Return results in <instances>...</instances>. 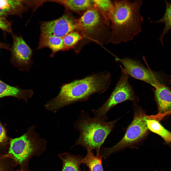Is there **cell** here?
Here are the masks:
<instances>
[{"instance_id": "cell-4", "label": "cell", "mask_w": 171, "mask_h": 171, "mask_svg": "<svg viewBox=\"0 0 171 171\" xmlns=\"http://www.w3.org/2000/svg\"><path fill=\"white\" fill-rule=\"evenodd\" d=\"M32 126L20 136L11 139L9 153L23 171H30L29 163L33 157L41 155L46 149L47 142Z\"/></svg>"}, {"instance_id": "cell-26", "label": "cell", "mask_w": 171, "mask_h": 171, "mask_svg": "<svg viewBox=\"0 0 171 171\" xmlns=\"http://www.w3.org/2000/svg\"><path fill=\"white\" fill-rule=\"evenodd\" d=\"M83 171H86V170L85 168H84V170H83Z\"/></svg>"}, {"instance_id": "cell-6", "label": "cell", "mask_w": 171, "mask_h": 171, "mask_svg": "<svg viewBox=\"0 0 171 171\" xmlns=\"http://www.w3.org/2000/svg\"><path fill=\"white\" fill-rule=\"evenodd\" d=\"M120 66L121 76L110 95L100 108L91 110L95 118L107 120L108 112L117 104L127 100L136 104L138 101V97L129 82L128 75L122 66Z\"/></svg>"}, {"instance_id": "cell-3", "label": "cell", "mask_w": 171, "mask_h": 171, "mask_svg": "<svg viewBox=\"0 0 171 171\" xmlns=\"http://www.w3.org/2000/svg\"><path fill=\"white\" fill-rule=\"evenodd\" d=\"M91 117L89 114L82 110L73 126L79 133L74 146L80 145L87 150H96L99 153L105 140L113 128L118 119L110 121Z\"/></svg>"}, {"instance_id": "cell-27", "label": "cell", "mask_w": 171, "mask_h": 171, "mask_svg": "<svg viewBox=\"0 0 171 171\" xmlns=\"http://www.w3.org/2000/svg\"><path fill=\"white\" fill-rule=\"evenodd\" d=\"M20 171V170H19V171Z\"/></svg>"}, {"instance_id": "cell-15", "label": "cell", "mask_w": 171, "mask_h": 171, "mask_svg": "<svg viewBox=\"0 0 171 171\" xmlns=\"http://www.w3.org/2000/svg\"><path fill=\"white\" fill-rule=\"evenodd\" d=\"M87 153L82 160V163L89 168L90 171H104L102 165V156L99 153L95 156L92 151L87 150Z\"/></svg>"}, {"instance_id": "cell-12", "label": "cell", "mask_w": 171, "mask_h": 171, "mask_svg": "<svg viewBox=\"0 0 171 171\" xmlns=\"http://www.w3.org/2000/svg\"><path fill=\"white\" fill-rule=\"evenodd\" d=\"M33 94L32 89H22L17 86L9 85L0 80V98L12 96L23 100L27 103L28 99L31 98Z\"/></svg>"}, {"instance_id": "cell-24", "label": "cell", "mask_w": 171, "mask_h": 171, "mask_svg": "<svg viewBox=\"0 0 171 171\" xmlns=\"http://www.w3.org/2000/svg\"><path fill=\"white\" fill-rule=\"evenodd\" d=\"M8 14L5 12L0 9V16L4 17Z\"/></svg>"}, {"instance_id": "cell-8", "label": "cell", "mask_w": 171, "mask_h": 171, "mask_svg": "<svg viewBox=\"0 0 171 171\" xmlns=\"http://www.w3.org/2000/svg\"><path fill=\"white\" fill-rule=\"evenodd\" d=\"M41 36H53L63 38L77 28L76 22L67 15L53 20L42 23Z\"/></svg>"}, {"instance_id": "cell-29", "label": "cell", "mask_w": 171, "mask_h": 171, "mask_svg": "<svg viewBox=\"0 0 171 171\" xmlns=\"http://www.w3.org/2000/svg\"></svg>"}, {"instance_id": "cell-17", "label": "cell", "mask_w": 171, "mask_h": 171, "mask_svg": "<svg viewBox=\"0 0 171 171\" xmlns=\"http://www.w3.org/2000/svg\"><path fill=\"white\" fill-rule=\"evenodd\" d=\"M55 1L75 11L86 10L93 3L92 0H63Z\"/></svg>"}, {"instance_id": "cell-1", "label": "cell", "mask_w": 171, "mask_h": 171, "mask_svg": "<svg viewBox=\"0 0 171 171\" xmlns=\"http://www.w3.org/2000/svg\"><path fill=\"white\" fill-rule=\"evenodd\" d=\"M111 80L110 73L106 71L64 84L57 95L48 101L44 107L56 113L64 107L87 100L94 94L103 93L108 89Z\"/></svg>"}, {"instance_id": "cell-18", "label": "cell", "mask_w": 171, "mask_h": 171, "mask_svg": "<svg viewBox=\"0 0 171 171\" xmlns=\"http://www.w3.org/2000/svg\"><path fill=\"white\" fill-rule=\"evenodd\" d=\"M92 2L97 10H99L104 17L106 24H110V15L114 6V1L109 0H92Z\"/></svg>"}, {"instance_id": "cell-16", "label": "cell", "mask_w": 171, "mask_h": 171, "mask_svg": "<svg viewBox=\"0 0 171 171\" xmlns=\"http://www.w3.org/2000/svg\"><path fill=\"white\" fill-rule=\"evenodd\" d=\"M149 130L159 135L167 144L171 143V132L165 128L157 120L151 118L147 120Z\"/></svg>"}, {"instance_id": "cell-2", "label": "cell", "mask_w": 171, "mask_h": 171, "mask_svg": "<svg viewBox=\"0 0 171 171\" xmlns=\"http://www.w3.org/2000/svg\"><path fill=\"white\" fill-rule=\"evenodd\" d=\"M142 0H114L110 18L109 42L115 44L132 40L142 30L143 19L140 12Z\"/></svg>"}, {"instance_id": "cell-19", "label": "cell", "mask_w": 171, "mask_h": 171, "mask_svg": "<svg viewBox=\"0 0 171 171\" xmlns=\"http://www.w3.org/2000/svg\"><path fill=\"white\" fill-rule=\"evenodd\" d=\"M166 8L165 13L163 17L158 20L153 21H150L151 23H163L165 24L159 39L162 45L163 40L165 35L171 29V3L165 0Z\"/></svg>"}, {"instance_id": "cell-7", "label": "cell", "mask_w": 171, "mask_h": 171, "mask_svg": "<svg viewBox=\"0 0 171 171\" xmlns=\"http://www.w3.org/2000/svg\"><path fill=\"white\" fill-rule=\"evenodd\" d=\"M115 60L122 64L128 75L145 82L155 88L160 84L153 72L138 61L129 58H121L117 57Z\"/></svg>"}, {"instance_id": "cell-11", "label": "cell", "mask_w": 171, "mask_h": 171, "mask_svg": "<svg viewBox=\"0 0 171 171\" xmlns=\"http://www.w3.org/2000/svg\"><path fill=\"white\" fill-rule=\"evenodd\" d=\"M155 98L159 113L164 114L171 110V91L165 86L160 84L155 88Z\"/></svg>"}, {"instance_id": "cell-9", "label": "cell", "mask_w": 171, "mask_h": 171, "mask_svg": "<svg viewBox=\"0 0 171 171\" xmlns=\"http://www.w3.org/2000/svg\"><path fill=\"white\" fill-rule=\"evenodd\" d=\"M12 59L21 71H28L32 66V50L21 36L15 37L12 49Z\"/></svg>"}, {"instance_id": "cell-22", "label": "cell", "mask_w": 171, "mask_h": 171, "mask_svg": "<svg viewBox=\"0 0 171 171\" xmlns=\"http://www.w3.org/2000/svg\"><path fill=\"white\" fill-rule=\"evenodd\" d=\"M0 29L8 32L11 31V24L4 17L0 16Z\"/></svg>"}, {"instance_id": "cell-10", "label": "cell", "mask_w": 171, "mask_h": 171, "mask_svg": "<svg viewBox=\"0 0 171 171\" xmlns=\"http://www.w3.org/2000/svg\"><path fill=\"white\" fill-rule=\"evenodd\" d=\"M100 21V15L97 9L91 6L76 21L77 29L86 33H91L98 26Z\"/></svg>"}, {"instance_id": "cell-13", "label": "cell", "mask_w": 171, "mask_h": 171, "mask_svg": "<svg viewBox=\"0 0 171 171\" xmlns=\"http://www.w3.org/2000/svg\"><path fill=\"white\" fill-rule=\"evenodd\" d=\"M45 47L51 50L50 56L52 57H54L57 52L66 50L62 38L53 36H41L38 48L41 49Z\"/></svg>"}, {"instance_id": "cell-14", "label": "cell", "mask_w": 171, "mask_h": 171, "mask_svg": "<svg viewBox=\"0 0 171 171\" xmlns=\"http://www.w3.org/2000/svg\"><path fill=\"white\" fill-rule=\"evenodd\" d=\"M58 155L62 162L61 171H81L80 166L82 163V156L76 155L67 152Z\"/></svg>"}, {"instance_id": "cell-20", "label": "cell", "mask_w": 171, "mask_h": 171, "mask_svg": "<svg viewBox=\"0 0 171 171\" xmlns=\"http://www.w3.org/2000/svg\"><path fill=\"white\" fill-rule=\"evenodd\" d=\"M23 1L0 0V9L8 14H17L24 8Z\"/></svg>"}, {"instance_id": "cell-23", "label": "cell", "mask_w": 171, "mask_h": 171, "mask_svg": "<svg viewBox=\"0 0 171 171\" xmlns=\"http://www.w3.org/2000/svg\"><path fill=\"white\" fill-rule=\"evenodd\" d=\"M8 140L5 129L0 122V144L6 143Z\"/></svg>"}, {"instance_id": "cell-21", "label": "cell", "mask_w": 171, "mask_h": 171, "mask_svg": "<svg viewBox=\"0 0 171 171\" xmlns=\"http://www.w3.org/2000/svg\"><path fill=\"white\" fill-rule=\"evenodd\" d=\"M81 38L78 33L74 31L65 35L62 38L66 50L75 45Z\"/></svg>"}, {"instance_id": "cell-5", "label": "cell", "mask_w": 171, "mask_h": 171, "mask_svg": "<svg viewBox=\"0 0 171 171\" xmlns=\"http://www.w3.org/2000/svg\"><path fill=\"white\" fill-rule=\"evenodd\" d=\"M150 118L140 108L135 107L133 119L121 139L114 146L108 148L102 147L100 154L104 159L112 154L126 147L135 148L146 138L149 130L147 120Z\"/></svg>"}, {"instance_id": "cell-28", "label": "cell", "mask_w": 171, "mask_h": 171, "mask_svg": "<svg viewBox=\"0 0 171 171\" xmlns=\"http://www.w3.org/2000/svg\"></svg>"}, {"instance_id": "cell-25", "label": "cell", "mask_w": 171, "mask_h": 171, "mask_svg": "<svg viewBox=\"0 0 171 171\" xmlns=\"http://www.w3.org/2000/svg\"><path fill=\"white\" fill-rule=\"evenodd\" d=\"M3 169L1 166L0 164V171H3Z\"/></svg>"}]
</instances>
